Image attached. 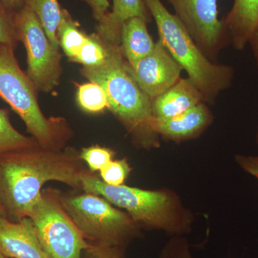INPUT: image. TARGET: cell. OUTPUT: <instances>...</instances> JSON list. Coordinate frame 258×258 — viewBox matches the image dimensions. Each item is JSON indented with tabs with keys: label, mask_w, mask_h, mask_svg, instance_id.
<instances>
[{
	"label": "cell",
	"mask_w": 258,
	"mask_h": 258,
	"mask_svg": "<svg viewBox=\"0 0 258 258\" xmlns=\"http://www.w3.org/2000/svg\"><path fill=\"white\" fill-rule=\"evenodd\" d=\"M237 161L246 172L258 179V157L237 156Z\"/></svg>",
	"instance_id": "83f0119b"
},
{
	"label": "cell",
	"mask_w": 258,
	"mask_h": 258,
	"mask_svg": "<svg viewBox=\"0 0 258 258\" xmlns=\"http://www.w3.org/2000/svg\"><path fill=\"white\" fill-rule=\"evenodd\" d=\"M76 101L80 108L87 113H98L108 109L104 90L98 83L91 81L80 85L76 93Z\"/></svg>",
	"instance_id": "ffe728a7"
},
{
	"label": "cell",
	"mask_w": 258,
	"mask_h": 258,
	"mask_svg": "<svg viewBox=\"0 0 258 258\" xmlns=\"http://www.w3.org/2000/svg\"><path fill=\"white\" fill-rule=\"evenodd\" d=\"M114 152L109 148L98 145L83 148L80 152V158L87 164L89 171L94 173L100 171L111 160Z\"/></svg>",
	"instance_id": "603a6c76"
},
{
	"label": "cell",
	"mask_w": 258,
	"mask_h": 258,
	"mask_svg": "<svg viewBox=\"0 0 258 258\" xmlns=\"http://www.w3.org/2000/svg\"><path fill=\"white\" fill-rule=\"evenodd\" d=\"M143 1L157 25L159 40L195 83L204 102L213 103L220 93L230 87L234 69L210 60L177 17L171 14L161 0Z\"/></svg>",
	"instance_id": "7a4b0ae2"
},
{
	"label": "cell",
	"mask_w": 258,
	"mask_h": 258,
	"mask_svg": "<svg viewBox=\"0 0 258 258\" xmlns=\"http://www.w3.org/2000/svg\"><path fill=\"white\" fill-rule=\"evenodd\" d=\"M222 22L229 43L236 50H243L258 28V0H234Z\"/></svg>",
	"instance_id": "4fadbf2b"
},
{
	"label": "cell",
	"mask_w": 258,
	"mask_h": 258,
	"mask_svg": "<svg viewBox=\"0 0 258 258\" xmlns=\"http://www.w3.org/2000/svg\"><path fill=\"white\" fill-rule=\"evenodd\" d=\"M40 20L47 37L54 46L59 47L57 28L62 18V8L57 0H24Z\"/></svg>",
	"instance_id": "e0dca14e"
},
{
	"label": "cell",
	"mask_w": 258,
	"mask_h": 258,
	"mask_svg": "<svg viewBox=\"0 0 258 258\" xmlns=\"http://www.w3.org/2000/svg\"><path fill=\"white\" fill-rule=\"evenodd\" d=\"M118 247L101 245H91L90 248L83 252L86 254L85 258H122Z\"/></svg>",
	"instance_id": "484cf974"
},
{
	"label": "cell",
	"mask_w": 258,
	"mask_h": 258,
	"mask_svg": "<svg viewBox=\"0 0 258 258\" xmlns=\"http://www.w3.org/2000/svg\"><path fill=\"white\" fill-rule=\"evenodd\" d=\"M13 47L0 43V97L23 120L40 147L61 150L73 137L67 120L47 118L37 98V90L27 73L20 69Z\"/></svg>",
	"instance_id": "277c9868"
},
{
	"label": "cell",
	"mask_w": 258,
	"mask_h": 258,
	"mask_svg": "<svg viewBox=\"0 0 258 258\" xmlns=\"http://www.w3.org/2000/svg\"><path fill=\"white\" fill-rule=\"evenodd\" d=\"M15 13L0 0V43L13 47L14 50L19 42L15 28Z\"/></svg>",
	"instance_id": "7402d4cb"
},
{
	"label": "cell",
	"mask_w": 258,
	"mask_h": 258,
	"mask_svg": "<svg viewBox=\"0 0 258 258\" xmlns=\"http://www.w3.org/2000/svg\"><path fill=\"white\" fill-rule=\"evenodd\" d=\"M18 41L27 52V74L37 91L50 93L59 84L62 74V55L47 37L40 20L24 5L15 13Z\"/></svg>",
	"instance_id": "ba28073f"
},
{
	"label": "cell",
	"mask_w": 258,
	"mask_h": 258,
	"mask_svg": "<svg viewBox=\"0 0 258 258\" xmlns=\"http://www.w3.org/2000/svg\"><path fill=\"white\" fill-rule=\"evenodd\" d=\"M132 169L126 159L111 160L100 170V176L103 182L111 186L123 185Z\"/></svg>",
	"instance_id": "cb8c5ba5"
},
{
	"label": "cell",
	"mask_w": 258,
	"mask_h": 258,
	"mask_svg": "<svg viewBox=\"0 0 258 258\" xmlns=\"http://www.w3.org/2000/svg\"><path fill=\"white\" fill-rule=\"evenodd\" d=\"M28 217L42 246L52 258H81L83 252L92 245L86 242L64 210L57 190H42Z\"/></svg>",
	"instance_id": "52a82bcc"
},
{
	"label": "cell",
	"mask_w": 258,
	"mask_h": 258,
	"mask_svg": "<svg viewBox=\"0 0 258 258\" xmlns=\"http://www.w3.org/2000/svg\"><path fill=\"white\" fill-rule=\"evenodd\" d=\"M248 45H250L251 49H252V53H253L258 68V28L249 39Z\"/></svg>",
	"instance_id": "f1b7e54d"
},
{
	"label": "cell",
	"mask_w": 258,
	"mask_h": 258,
	"mask_svg": "<svg viewBox=\"0 0 258 258\" xmlns=\"http://www.w3.org/2000/svg\"><path fill=\"white\" fill-rule=\"evenodd\" d=\"M127 66L134 81L152 100L177 83L183 71L160 40L150 54Z\"/></svg>",
	"instance_id": "30bf717a"
},
{
	"label": "cell",
	"mask_w": 258,
	"mask_h": 258,
	"mask_svg": "<svg viewBox=\"0 0 258 258\" xmlns=\"http://www.w3.org/2000/svg\"><path fill=\"white\" fill-rule=\"evenodd\" d=\"M0 213L4 214V215H5L4 210H3V207H2L1 204H0Z\"/></svg>",
	"instance_id": "4dcf8cb0"
},
{
	"label": "cell",
	"mask_w": 258,
	"mask_h": 258,
	"mask_svg": "<svg viewBox=\"0 0 258 258\" xmlns=\"http://www.w3.org/2000/svg\"><path fill=\"white\" fill-rule=\"evenodd\" d=\"M87 3L92 10L93 18L97 23H101L107 14L109 13L110 3L108 0H83Z\"/></svg>",
	"instance_id": "4316f807"
},
{
	"label": "cell",
	"mask_w": 258,
	"mask_h": 258,
	"mask_svg": "<svg viewBox=\"0 0 258 258\" xmlns=\"http://www.w3.org/2000/svg\"><path fill=\"white\" fill-rule=\"evenodd\" d=\"M211 114L205 102L188 111L167 118H154L155 133L171 139H184L193 137L207 126Z\"/></svg>",
	"instance_id": "5bb4252c"
},
{
	"label": "cell",
	"mask_w": 258,
	"mask_h": 258,
	"mask_svg": "<svg viewBox=\"0 0 258 258\" xmlns=\"http://www.w3.org/2000/svg\"><path fill=\"white\" fill-rule=\"evenodd\" d=\"M10 9L17 12L24 5V0H3Z\"/></svg>",
	"instance_id": "f546056e"
},
{
	"label": "cell",
	"mask_w": 258,
	"mask_h": 258,
	"mask_svg": "<svg viewBox=\"0 0 258 258\" xmlns=\"http://www.w3.org/2000/svg\"><path fill=\"white\" fill-rule=\"evenodd\" d=\"M0 251L7 258H52L30 217L13 221L0 213Z\"/></svg>",
	"instance_id": "8fae6325"
},
{
	"label": "cell",
	"mask_w": 258,
	"mask_h": 258,
	"mask_svg": "<svg viewBox=\"0 0 258 258\" xmlns=\"http://www.w3.org/2000/svg\"><path fill=\"white\" fill-rule=\"evenodd\" d=\"M81 181L84 192L102 197L112 205L124 209L137 224L171 233L185 231L184 226L174 220V204L165 193L123 184L111 186L88 170L85 171Z\"/></svg>",
	"instance_id": "5b68a950"
},
{
	"label": "cell",
	"mask_w": 258,
	"mask_h": 258,
	"mask_svg": "<svg viewBox=\"0 0 258 258\" xmlns=\"http://www.w3.org/2000/svg\"><path fill=\"white\" fill-rule=\"evenodd\" d=\"M147 25L143 19L133 18L122 25L119 47L128 63L143 58L155 47L156 42L148 31Z\"/></svg>",
	"instance_id": "2e32d148"
},
{
	"label": "cell",
	"mask_w": 258,
	"mask_h": 258,
	"mask_svg": "<svg viewBox=\"0 0 258 258\" xmlns=\"http://www.w3.org/2000/svg\"><path fill=\"white\" fill-rule=\"evenodd\" d=\"M133 18L152 20L150 12L143 0H113V8L101 23H97V35L105 41L120 45L122 25Z\"/></svg>",
	"instance_id": "9a60e30c"
},
{
	"label": "cell",
	"mask_w": 258,
	"mask_h": 258,
	"mask_svg": "<svg viewBox=\"0 0 258 258\" xmlns=\"http://www.w3.org/2000/svg\"><path fill=\"white\" fill-rule=\"evenodd\" d=\"M74 147L51 150L40 147L0 155V204L13 221L28 217L47 181L63 183L83 190L82 176L87 170Z\"/></svg>",
	"instance_id": "6da1fadb"
},
{
	"label": "cell",
	"mask_w": 258,
	"mask_h": 258,
	"mask_svg": "<svg viewBox=\"0 0 258 258\" xmlns=\"http://www.w3.org/2000/svg\"><path fill=\"white\" fill-rule=\"evenodd\" d=\"M257 142H258V132H257Z\"/></svg>",
	"instance_id": "d6a6232c"
},
{
	"label": "cell",
	"mask_w": 258,
	"mask_h": 258,
	"mask_svg": "<svg viewBox=\"0 0 258 258\" xmlns=\"http://www.w3.org/2000/svg\"><path fill=\"white\" fill-rule=\"evenodd\" d=\"M109 55V42L105 41L97 34L88 35L87 40L72 62L83 67H95L103 64Z\"/></svg>",
	"instance_id": "44dd1931"
},
{
	"label": "cell",
	"mask_w": 258,
	"mask_h": 258,
	"mask_svg": "<svg viewBox=\"0 0 258 258\" xmlns=\"http://www.w3.org/2000/svg\"><path fill=\"white\" fill-rule=\"evenodd\" d=\"M0 258H7L6 257H5L4 254L2 253L1 251H0Z\"/></svg>",
	"instance_id": "1f68e13d"
},
{
	"label": "cell",
	"mask_w": 258,
	"mask_h": 258,
	"mask_svg": "<svg viewBox=\"0 0 258 258\" xmlns=\"http://www.w3.org/2000/svg\"><path fill=\"white\" fill-rule=\"evenodd\" d=\"M88 35L81 31L79 24L75 21L67 10H62V18L57 28L59 45L70 60L72 61L81 50Z\"/></svg>",
	"instance_id": "ac0fdd59"
},
{
	"label": "cell",
	"mask_w": 258,
	"mask_h": 258,
	"mask_svg": "<svg viewBox=\"0 0 258 258\" xmlns=\"http://www.w3.org/2000/svg\"><path fill=\"white\" fill-rule=\"evenodd\" d=\"M38 147L35 139L23 135L13 126L8 110L0 108V155Z\"/></svg>",
	"instance_id": "d6986e66"
},
{
	"label": "cell",
	"mask_w": 258,
	"mask_h": 258,
	"mask_svg": "<svg viewBox=\"0 0 258 258\" xmlns=\"http://www.w3.org/2000/svg\"><path fill=\"white\" fill-rule=\"evenodd\" d=\"M217 1L167 0L198 46L215 62L220 51L229 43L223 22L219 19Z\"/></svg>",
	"instance_id": "9c48e42d"
},
{
	"label": "cell",
	"mask_w": 258,
	"mask_h": 258,
	"mask_svg": "<svg viewBox=\"0 0 258 258\" xmlns=\"http://www.w3.org/2000/svg\"><path fill=\"white\" fill-rule=\"evenodd\" d=\"M159 258H194L186 239L174 237L161 249Z\"/></svg>",
	"instance_id": "d4e9b609"
},
{
	"label": "cell",
	"mask_w": 258,
	"mask_h": 258,
	"mask_svg": "<svg viewBox=\"0 0 258 258\" xmlns=\"http://www.w3.org/2000/svg\"><path fill=\"white\" fill-rule=\"evenodd\" d=\"M62 206L85 238L101 245L119 247L137 231V224L106 199L84 192L60 193Z\"/></svg>",
	"instance_id": "8992f818"
},
{
	"label": "cell",
	"mask_w": 258,
	"mask_h": 258,
	"mask_svg": "<svg viewBox=\"0 0 258 258\" xmlns=\"http://www.w3.org/2000/svg\"><path fill=\"white\" fill-rule=\"evenodd\" d=\"M81 74L104 90L108 109L124 125L137 142H144L155 133L153 129L152 100L134 81L119 45L109 43L107 60L95 67H83Z\"/></svg>",
	"instance_id": "3957f363"
},
{
	"label": "cell",
	"mask_w": 258,
	"mask_h": 258,
	"mask_svg": "<svg viewBox=\"0 0 258 258\" xmlns=\"http://www.w3.org/2000/svg\"><path fill=\"white\" fill-rule=\"evenodd\" d=\"M203 102V96L195 83L188 78L180 79L167 91L152 100L153 118H171Z\"/></svg>",
	"instance_id": "7c38bea8"
}]
</instances>
